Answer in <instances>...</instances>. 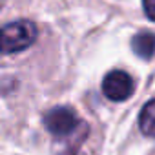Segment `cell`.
I'll list each match as a JSON object with an SVG mask.
<instances>
[{
	"label": "cell",
	"mask_w": 155,
	"mask_h": 155,
	"mask_svg": "<svg viewBox=\"0 0 155 155\" xmlns=\"http://www.w3.org/2000/svg\"><path fill=\"white\" fill-rule=\"evenodd\" d=\"M37 26L31 20H15L0 28V53L15 55L31 48L37 40Z\"/></svg>",
	"instance_id": "obj_1"
},
{
	"label": "cell",
	"mask_w": 155,
	"mask_h": 155,
	"mask_svg": "<svg viewBox=\"0 0 155 155\" xmlns=\"http://www.w3.org/2000/svg\"><path fill=\"white\" fill-rule=\"evenodd\" d=\"M44 126L53 137L62 139V137H69L81 126V122H79V117L75 115V111L71 108L58 106V108L49 110L44 115Z\"/></svg>",
	"instance_id": "obj_2"
},
{
	"label": "cell",
	"mask_w": 155,
	"mask_h": 155,
	"mask_svg": "<svg viewBox=\"0 0 155 155\" xmlns=\"http://www.w3.org/2000/svg\"><path fill=\"white\" fill-rule=\"evenodd\" d=\"M102 93H104V97H108L110 101H115V102L130 99L133 93L131 77L122 69L110 71L102 81Z\"/></svg>",
	"instance_id": "obj_3"
},
{
	"label": "cell",
	"mask_w": 155,
	"mask_h": 155,
	"mask_svg": "<svg viewBox=\"0 0 155 155\" xmlns=\"http://www.w3.org/2000/svg\"><path fill=\"white\" fill-rule=\"evenodd\" d=\"M131 49L140 58L153 57V53H155V35L148 33V31H142V33L135 35L133 40H131Z\"/></svg>",
	"instance_id": "obj_4"
},
{
	"label": "cell",
	"mask_w": 155,
	"mask_h": 155,
	"mask_svg": "<svg viewBox=\"0 0 155 155\" xmlns=\"http://www.w3.org/2000/svg\"><path fill=\"white\" fill-rule=\"evenodd\" d=\"M139 126L144 135L155 137V99L142 106L140 115H139Z\"/></svg>",
	"instance_id": "obj_5"
},
{
	"label": "cell",
	"mask_w": 155,
	"mask_h": 155,
	"mask_svg": "<svg viewBox=\"0 0 155 155\" xmlns=\"http://www.w3.org/2000/svg\"><path fill=\"white\" fill-rule=\"evenodd\" d=\"M142 8H144L146 17L155 22V0H142Z\"/></svg>",
	"instance_id": "obj_6"
}]
</instances>
